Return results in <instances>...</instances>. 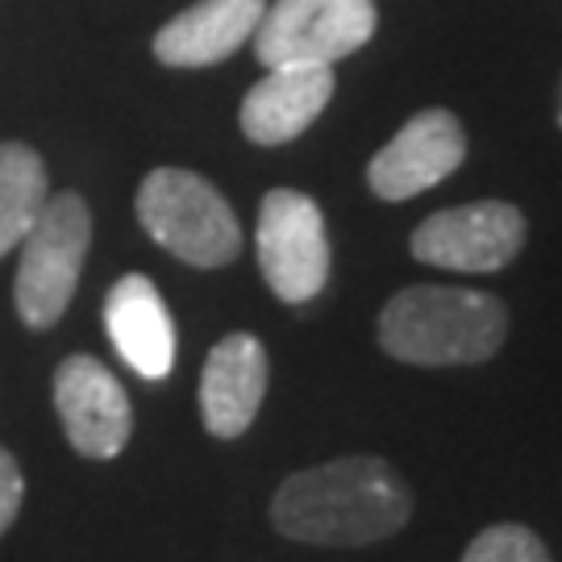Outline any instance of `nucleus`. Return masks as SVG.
Returning a JSON list of instances; mask_svg holds the SVG:
<instances>
[{"label": "nucleus", "mask_w": 562, "mask_h": 562, "mask_svg": "<svg viewBox=\"0 0 562 562\" xmlns=\"http://www.w3.org/2000/svg\"><path fill=\"white\" fill-rule=\"evenodd\" d=\"M413 517V492L380 454H346L317 462L280 483L271 525L288 542L371 546L401 533Z\"/></svg>", "instance_id": "obj_1"}, {"label": "nucleus", "mask_w": 562, "mask_h": 562, "mask_svg": "<svg viewBox=\"0 0 562 562\" xmlns=\"http://www.w3.org/2000/svg\"><path fill=\"white\" fill-rule=\"evenodd\" d=\"M375 334L408 367H480L508 341V304L480 288L413 283L383 304Z\"/></svg>", "instance_id": "obj_2"}, {"label": "nucleus", "mask_w": 562, "mask_h": 562, "mask_svg": "<svg viewBox=\"0 0 562 562\" xmlns=\"http://www.w3.org/2000/svg\"><path fill=\"white\" fill-rule=\"evenodd\" d=\"M138 222L167 255L201 271L234 262L241 250V225L229 201L204 176L183 167H155L142 180Z\"/></svg>", "instance_id": "obj_3"}, {"label": "nucleus", "mask_w": 562, "mask_h": 562, "mask_svg": "<svg viewBox=\"0 0 562 562\" xmlns=\"http://www.w3.org/2000/svg\"><path fill=\"white\" fill-rule=\"evenodd\" d=\"M88 246H92V213L83 196L76 192L50 196L34 229L21 238L18 283H13L18 317L30 329H50L67 313Z\"/></svg>", "instance_id": "obj_4"}, {"label": "nucleus", "mask_w": 562, "mask_h": 562, "mask_svg": "<svg viewBox=\"0 0 562 562\" xmlns=\"http://www.w3.org/2000/svg\"><path fill=\"white\" fill-rule=\"evenodd\" d=\"M375 0H276L255 30L262 67H334L375 34Z\"/></svg>", "instance_id": "obj_5"}, {"label": "nucleus", "mask_w": 562, "mask_h": 562, "mask_svg": "<svg viewBox=\"0 0 562 562\" xmlns=\"http://www.w3.org/2000/svg\"><path fill=\"white\" fill-rule=\"evenodd\" d=\"M259 271L283 304L322 296L329 283V234L313 196L296 188H271L259 204Z\"/></svg>", "instance_id": "obj_6"}, {"label": "nucleus", "mask_w": 562, "mask_h": 562, "mask_svg": "<svg viewBox=\"0 0 562 562\" xmlns=\"http://www.w3.org/2000/svg\"><path fill=\"white\" fill-rule=\"evenodd\" d=\"M529 225L508 201H475L442 209L413 229V259L462 276H492L525 250Z\"/></svg>", "instance_id": "obj_7"}, {"label": "nucleus", "mask_w": 562, "mask_h": 562, "mask_svg": "<svg viewBox=\"0 0 562 562\" xmlns=\"http://www.w3.org/2000/svg\"><path fill=\"white\" fill-rule=\"evenodd\" d=\"M55 408L67 442L83 459H117L134 434V408L121 380L92 355H71L55 371Z\"/></svg>", "instance_id": "obj_8"}, {"label": "nucleus", "mask_w": 562, "mask_h": 562, "mask_svg": "<svg viewBox=\"0 0 562 562\" xmlns=\"http://www.w3.org/2000/svg\"><path fill=\"white\" fill-rule=\"evenodd\" d=\"M467 159V130L450 109H422L396 130L367 167V183L380 201H413L442 183Z\"/></svg>", "instance_id": "obj_9"}, {"label": "nucleus", "mask_w": 562, "mask_h": 562, "mask_svg": "<svg viewBox=\"0 0 562 562\" xmlns=\"http://www.w3.org/2000/svg\"><path fill=\"white\" fill-rule=\"evenodd\" d=\"M271 383L267 346L255 334H225L201 371V422L213 438H241L262 408Z\"/></svg>", "instance_id": "obj_10"}, {"label": "nucleus", "mask_w": 562, "mask_h": 562, "mask_svg": "<svg viewBox=\"0 0 562 562\" xmlns=\"http://www.w3.org/2000/svg\"><path fill=\"white\" fill-rule=\"evenodd\" d=\"M334 97V67H267L238 109L241 134L255 146H283L325 113Z\"/></svg>", "instance_id": "obj_11"}, {"label": "nucleus", "mask_w": 562, "mask_h": 562, "mask_svg": "<svg viewBox=\"0 0 562 562\" xmlns=\"http://www.w3.org/2000/svg\"><path fill=\"white\" fill-rule=\"evenodd\" d=\"M104 329L142 380H167L176 367V322L146 276H121L104 296Z\"/></svg>", "instance_id": "obj_12"}, {"label": "nucleus", "mask_w": 562, "mask_h": 562, "mask_svg": "<svg viewBox=\"0 0 562 562\" xmlns=\"http://www.w3.org/2000/svg\"><path fill=\"white\" fill-rule=\"evenodd\" d=\"M267 0H196L155 34V59L162 67H213L241 42L255 38Z\"/></svg>", "instance_id": "obj_13"}, {"label": "nucleus", "mask_w": 562, "mask_h": 562, "mask_svg": "<svg viewBox=\"0 0 562 562\" xmlns=\"http://www.w3.org/2000/svg\"><path fill=\"white\" fill-rule=\"evenodd\" d=\"M46 201L50 192L38 150H30L25 142H0V255L18 250Z\"/></svg>", "instance_id": "obj_14"}, {"label": "nucleus", "mask_w": 562, "mask_h": 562, "mask_svg": "<svg viewBox=\"0 0 562 562\" xmlns=\"http://www.w3.org/2000/svg\"><path fill=\"white\" fill-rule=\"evenodd\" d=\"M462 562H550V550L529 525L501 521L475 533V542L462 550Z\"/></svg>", "instance_id": "obj_15"}, {"label": "nucleus", "mask_w": 562, "mask_h": 562, "mask_svg": "<svg viewBox=\"0 0 562 562\" xmlns=\"http://www.w3.org/2000/svg\"><path fill=\"white\" fill-rule=\"evenodd\" d=\"M21 496H25V480H21L18 459L0 446V538L9 533V525L18 521L21 513Z\"/></svg>", "instance_id": "obj_16"}, {"label": "nucleus", "mask_w": 562, "mask_h": 562, "mask_svg": "<svg viewBox=\"0 0 562 562\" xmlns=\"http://www.w3.org/2000/svg\"><path fill=\"white\" fill-rule=\"evenodd\" d=\"M554 113H559V125H562V80H559V101H554Z\"/></svg>", "instance_id": "obj_17"}]
</instances>
